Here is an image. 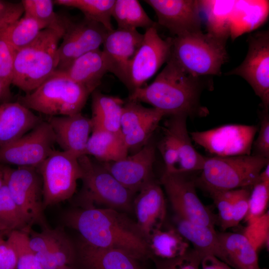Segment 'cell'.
Wrapping results in <instances>:
<instances>
[{
	"label": "cell",
	"instance_id": "obj_41",
	"mask_svg": "<svg viewBox=\"0 0 269 269\" xmlns=\"http://www.w3.org/2000/svg\"><path fill=\"white\" fill-rule=\"evenodd\" d=\"M243 234L258 252L263 246H269V212H267L254 222L248 224Z\"/></svg>",
	"mask_w": 269,
	"mask_h": 269
},
{
	"label": "cell",
	"instance_id": "obj_13",
	"mask_svg": "<svg viewBox=\"0 0 269 269\" xmlns=\"http://www.w3.org/2000/svg\"><path fill=\"white\" fill-rule=\"evenodd\" d=\"M171 45L172 38H161L156 26L145 30L142 42L130 64L124 84L130 93L143 87L167 62L170 56Z\"/></svg>",
	"mask_w": 269,
	"mask_h": 269
},
{
	"label": "cell",
	"instance_id": "obj_12",
	"mask_svg": "<svg viewBox=\"0 0 269 269\" xmlns=\"http://www.w3.org/2000/svg\"><path fill=\"white\" fill-rule=\"evenodd\" d=\"M161 183L176 215L191 222L215 228L218 217L198 198L193 181L184 174L164 172Z\"/></svg>",
	"mask_w": 269,
	"mask_h": 269
},
{
	"label": "cell",
	"instance_id": "obj_16",
	"mask_svg": "<svg viewBox=\"0 0 269 269\" xmlns=\"http://www.w3.org/2000/svg\"><path fill=\"white\" fill-rule=\"evenodd\" d=\"M108 32L101 24L85 17L78 21L71 20L58 46L59 63L56 70L87 52L99 49Z\"/></svg>",
	"mask_w": 269,
	"mask_h": 269
},
{
	"label": "cell",
	"instance_id": "obj_47",
	"mask_svg": "<svg viewBox=\"0 0 269 269\" xmlns=\"http://www.w3.org/2000/svg\"><path fill=\"white\" fill-rule=\"evenodd\" d=\"M0 269H17L16 252L8 238L0 244Z\"/></svg>",
	"mask_w": 269,
	"mask_h": 269
},
{
	"label": "cell",
	"instance_id": "obj_34",
	"mask_svg": "<svg viewBox=\"0 0 269 269\" xmlns=\"http://www.w3.org/2000/svg\"><path fill=\"white\" fill-rule=\"evenodd\" d=\"M58 5L80 10L84 17L98 22L108 31L114 29L112 23V12L116 0H55Z\"/></svg>",
	"mask_w": 269,
	"mask_h": 269
},
{
	"label": "cell",
	"instance_id": "obj_32",
	"mask_svg": "<svg viewBox=\"0 0 269 269\" xmlns=\"http://www.w3.org/2000/svg\"><path fill=\"white\" fill-rule=\"evenodd\" d=\"M24 15L34 19L44 29H51L64 35L71 20L55 12L51 0H22Z\"/></svg>",
	"mask_w": 269,
	"mask_h": 269
},
{
	"label": "cell",
	"instance_id": "obj_31",
	"mask_svg": "<svg viewBox=\"0 0 269 269\" xmlns=\"http://www.w3.org/2000/svg\"><path fill=\"white\" fill-rule=\"evenodd\" d=\"M112 17L119 29L135 30L142 28L146 30L156 26V23L148 16L136 0H116Z\"/></svg>",
	"mask_w": 269,
	"mask_h": 269
},
{
	"label": "cell",
	"instance_id": "obj_3",
	"mask_svg": "<svg viewBox=\"0 0 269 269\" xmlns=\"http://www.w3.org/2000/svg\"><path fill=\"white\" fill-rule=\"evenodd\" d=\"M63 34L44 29L37 38L15 53L12 84L26 94L52 75L59 63V42Z\"/></svg>",
	"mask_w": 269,
	"mask_h": 269
},
{
	"label": "cell",
	"instance_id": "obj_44",
	"mask_svg": "<svg viewBox=\"0 0 269 269\" xmlns=\"http://www.w3.org/2000/svg\"><path fill=\"white\" fill-rule=\"evenodd\" d=\"M248 188L230 190L232 204L233 227L244 219L249 207L250 191Z\"/></svg>",
	"mask_w": 269,
	"mask_h": 269
},
{
	"label": "cell",
	"instance_id": "obj_17",
	"mask_svg": "<svg viewBox=\"0 0 269 269\" xmlns=\"http://www.w3.org/2000/svg\"><path fill=\"white\" fill-rule=\"evenodd\" d=\"M155 11L158 23L178 36L202 31L199 0H145Z\"/></svg>",
	"mask_w": 269,
	"mask_h": 269
},
{
	"label": "cell",
	"instance_id": "obj_6",
	"mask_svg": "<svg viewBox=\"0 0 269 269\" xmlns=\"http://www.w3.org/2000/svg\"><path fill=\"white\" fill-rule=\"evenodd\" d=\"M90 94L83 86L55 71L33 91L20 96L17 102L49 117L70 116L81 113Z\"/></svg>",
	"mask_w": 269,
	"mask_h": 269
},
{
	"label": "cell",
	"instance_id": "obj_35",
	"mask_svg": "<svg viewBox=\"0 0 269 269\" xmlns=\"http://www.w3.org/2000/svg\"><path fill=\"white\" fill-rule=\"evenodd\" d=\"M163 113L154 108H146L139 102L128 100L125 102L121 117L123 136L146 127L156 117Z\"/></svg>",
	"mask_w": 269,
	"mask_h": 269
},
{
	"label": "cell",
	"instance_id": "obj_22",
	"mask_svg": "<svg viewBox=\"0 0 269 269\" xmlns=\"http://www.w3.org/2000/svg\"><path fill=\"white\" fill-rule=\"evenodd\" d=\"M55 72L83 86L92 94L109 69L104 52L97 49L84 54Z\"/></svg>",
	"mask_w": 269,
	"mask_h": 269
},
{
	"label": "cell",
	"instance_id": "obj_18",
	"mask_svg": "<svg viewBox=\"0 0 269 269\" xmlns=\"http://www.w3.org/2000/svg\"><path fill=\"white\" fill-rule=\"evenodd\" d=\"M155 147L149 140L132 155L115 161L100 162L122 185L135 193L153 179Z\"/></svg>",
	"mask_w": 269,
	"mask_h": 269
},
{
	"label": "cell",
	"instance_id": "obj_26",
	"mask_svg": "<svg viewBox=\"0 0 269 269\" xmlns=\"http://www.w3.org/2000/svg\"><path fill=\"white\" fill-rule=\"evenodd\" d=\"M224 251L225 263L235 269H263L259 263L258 252L241 233L217 232Z\"/></svg>",
	"mask_w": 269,
	"mask_h": 269
},
{
	"label": "cell",
	"instance_id": "obj_15",
	"mask_svg": "<svg viewBox=\"0 0 269 269\" xmlns=\"http://www.w3.org/2000/svg\"><path fill=\"white\" fill-rule=\"evenodd\" d=\"M52 129L42 121L17 140L0 147V163L38 167L55 149Z\"/></svg>",
	"mask_w": 269,
	"mask_h": 269
},
{
	"label": "cell",
	"instance_id": "obj_27",
	"mask_svg": "<svg viewBox=\"0 0 269 269\" xmlns=\"http://www.w3.org/2000/svg\"><path fill=\"white\" fill-rule=\"evenodd\" d=\"M92 94V130L121 133V117L125 102L97 90Z\"/></svg>",
	"mask_w": 269,
	"mask_h": 269
},
{
	"label": "cell",
	"instance_id": "obj_8",
	"mask_svg": "<svg viewBox=\"0 0 269 269\" xmlns=\"http://www.w3.org/2000/svg\"><path fill=\"white\" fill-rule=\"evenodd\" d=\"M188 116L183 114L169 116L162 128L158 149L165 165V171L185 174L201 171L206 157L199 153L192 143L187 128Z\"/></svg>",
	"mask_w": 269,
	"mask_h": 269
},
{
	"label": "cell",
	"instance_id": "obj_5",
	"mask_svg": "<svg viewBox=\"0 0 269 269\" xmlns=\"http://www.w3.org/2000/svg\"><path fill=\"white\" fill-rule=\"evenodd\" d=\"M82 171L83 186L76 197L81 208L102 206L120 212L133 209L135 193L118 181L102 164L87 155L78 158Z\"/></svg>",
	"mask_w": 269,
	"mask_h": 269
},
{
	"label": "cell",
	"instance_id": "obj_24",
	"mask_svg": "<svg viewBox=\"0 0 269 269\" xmlns=\"http://www.w3.org/2000/svg\"><path fill=\"white\" fill-rule=\"evenodd\" d=\"M43 120L18 102L0 105V147L17 140Z\"/></svg>",
	"mask_w": 269,
	"mask_h": 269
},
{
	"label": "cell",
	"instance_id": "obj_39",
	"mask_svg": "<svg viewBox=\"0 0 269 269\" xmlns=\"http://www.w3.org/2000/svg\"><path fill=\"white\" fill-rule=\"evenodd\" d=\"M269 200V182L259 181L252 186L249 207L244 218L247 224H251L267 212Z\"/></svg>",
	"mask_w": 269,
	"mask_h": 269
},
{
	"label": "cell",
	"instance_id": "obj_9",
	"mask_svg": "<svg viewBox=\"0 0 269 269\" xmlns=\"http://www.w3.org/2000/svg\"><path fill=\"white\" fill-rule=\"evenodd\" d=\"M42 182L44 209L71 198L82 171L76 156L54 150L37 167Z\"/></svg>",
	"mask_w": 269,
	"mask_h": 269
},
{
	"label": "cell",
	"instance_id": "obj_1",
	"mask_svg": "<svg viewBox=\"0 0 269 269\" xmlns=\"http://www.w3.org/2000/svg\"><path fill=\"white\" fill-rule=\"evenodd\" d=\"M64 220L91 246L119 250L139 261L151 257L146 238L136 223L122 212L104 208H80L68 212Z\"/></svg>",
	"mask_w": 269,
	"mask_h": 269
},
{
	"label": "cell",
	"instance_id": "obj_49",
	"mask_svg": "<svg viewBox=\"0 0 269 269\" xmlns=\"http://www.w3.org/2000/svg\"><path fill=\"white\" fill-rule=\"evenodd\" d=\"M4 183V172L3 166H0V188Z\"/></svg>",
	"mask_w": 269,
	"mask_h": 269
},
{
	"label": "cell",
	"instance_id": "obj_45",
	"mask_svg": "<svg viewBox=\"0 0 269 269\" xmlns=\"http://www.w3.org/2000/svg\"><path fill=\"white\" fill-rule=\"evenodd\" d=\"M258 130V135L253 142L252 154L269 159V112L263 111Z\"/></svg>",
	"mask_w": 269,
	"mask_h": 269
},
{
	"label": "cell",
	"instance_id": "obj_4",
	"mask_svg": "<svg viewBox=\"0 0 269 269\" xmlns=\"http://www.w3.org/2000/svg\"><path fill=\"white\" fill-rule=\"evenodd\" d=\"M227 38L202 31L172 38L170 57L185 71L196 77L221 75L227 61Z\"/></svg>",
	"mask_w": 269,
	"mask_h": 269
},
{
	"label": "cell",
	"instance_id": "obj_48",
	"mask_svg": "<svg viewBox=\"0 0 269 269\" xmlns=\"http://www.w3.org/2000/svg\"><path fill=\"white\" fill-rule=\"evenodd\" d=\"M200 266L201 269H232L227 264L212 255L203 257Z\"/></svg>",
	"mask_w": 269,
	"mask_h": 269
},
{
	"label": "cell",
	"instance_id": "obj_11",
	"mask_svg": "<svg viewBox=\"0 0 269 269\" xmlns=\"http://www.w3.org/2000/svg\"><path fill=\"white\" fill-rule=\"evenodd\" d=\"M258 129L253 125L229 124L189 134L193 141L214 156H236L251 154Z\"/></svg>",
	"mask_w": 269,
	"mask_h": 269
},
{
	"label": "cell",
	"instance_id": "obj_50",
	"mask_svg": "<svg viewBox=\"0 0 269 269\" xmlns=\"http://www.w3.org/2000/svg\"><path fill=\"white\" fill-rule=\"evenodd\" d=\"M5 95L2 84L0 80V99L2 97H5Z\"/></svg>",
	"mask_w": 269,
	"mask_h": 269
},
{
	"label": "cell",
	"instance_id": "obj_14",
	"mask_svg": "<svg viewBox=\"0 0 269 269\" xmlns=\"http://www.w3.org/2000/svg\"><path fill=\"white\" fill-rule=\"evenodd\" d=\"M247 54L243 62L227 75H238L251 86L261 99L264 111L269 110V31L249 35Z\"/></svg>",
	"mask_w": 269,
	"mask_h": 269
},
{
	"label": "cell",
	"instance_id": "obj_20",
	"mask_svg": "<svg viewBox=\"0 0 269 269\" xmlns=\"http://www.w3.org/2000/svg\"><path fill=\"white\" fill-rule=\"evenodd\" d=\"M138 192L133 207L136 224L147 240L153 231L163 226L166 214L165 200L162 188L153 179Z\"/></svg>",
	"mask_w": 269,
	"mask_h": 269
},
{
	"label": "cell",
	"instance_id": "obj_33",
	"mask_svg": "<svg viewBox=\"0 0 269 269\" xmlns=\"http://www.w3.org/2000/svg\"><path fill=\"white\" fill-rule=\"evenodd\" d=\"M237 0H199L208 15V32L228 38Z\"/></svg>",
	"mask_w": 269,
	"mask_h": 269
},
{
	"label": "cell",
	"instance_id": "obj_7",
	"mask_svg": "<svg viewBox=\"0 0 269 269\" xmlns=\"http://www.w3.org/2000/svg\"><path fill=\"white\" fill-rule=\"evenodd\" d=\"M269 159L253 154L206 157L199 182L208 192L252 187Z\"/></svg>",
	"mask_w": 269,
	"mask_h": 269
},
{
	"label": "cell",
	"instance_id": "obj_37",
	"mask_svg": "<svg viewBox=\"0 0 269 269\" xmlns=\"http://www.w3.org/2000/svg\"><path fill=\"white\" fill-rule=\"evenodd\" d=\"M43 29L34 19L24 15L8 26L0 36L17 51L32 42Z\"/></svg>",
	"mask_w": 269,
	"mask_h": 269
},
{
	"label": "cell",
	"instance_id": "obj_36",
	"mask_svg": "<svg viewBox=\"0 0 269 269\" xmlns=\"http://www.w3.org/2000/svg\"><path fill=\"white\" fill-rule=\"evenodd\" d=\"M30 226L11 197L4 181L0 188V232L7 235L13 231L28 233Z\"/></svg>",
	"mask_w": 269,
	"mask_h": 269
},
{
	"label": "cell",
	"instance_id": "obj_51",
	"mask_svg": "<svg viewBox=\"0 0 269 269\" xmlns=\"http://www.w3.org/2000/svg\"><path fill=\"white\" fill-rule=\"evenodd\" d=\"M5 234H5L4 232H0V244L4 240L3 236H4V235H5Z\"/></svg>",
	"mask_w": 269,
	"mask_h": 269
},
{
	"label": "cell",
	"instance_id": "obj_28",
	"mask_svg": "<svg viewBox=\"0 0 269 269\" xmlns=\"http://www.w3.org/2000/svg\"><path fill=\"white\" fill-rule=\"evenodd\" d=\"M128 149L121 133L93 130L86 147V154L100 162L115 161L125 158Z\"/></svg>",
	"mask_w": 269,
	"mask_h": 269
},
{
	"label": "cell",
	"instance_id": "obj_30",
	"mask_svg": "<svg viewBox=\"0 0 269 269\" xmlns=\"http://www.w3.org/2000/svg\"><path fill=\"white\" fill-rule=\"evenodd\" d=\"M35 255L44 269H59L71 266L77 259L76 247L60 229L46 250Z\"/></svg>",
	"mask_w": 269,
	"mask_h": 269
},
{
	"label": "cell",
	"instance_id": "obj_2",
	"mask_svg": "<svg viewBox=\"0 0 269 269\" xmlns=\"http://www.w3.org/2000/svg\"><path fill=\"white\" fill-rule=\"evenodd\" d=\"M208 77L189 74L169 57L154 81L130 93L128 99L151 105L165 116L204 117L209 111L200 98L203 90L211 86Z\"/></svg>",
	"mask_w": 269,
	"mask_h": 269
},
{
	"label": "cell",
	"instance_id": "obj_42",
	"mask_svg": "<svg viewBox=\"0 0 269 269\" xmlns=\"http://www.w3.org/2000/svg\"><path fill=\"white\" fill-rule=\"evenodd\" d=\"M218 210V224L223 231L233 227L232 204L230 191L209 192Z\"/></svg>",
	"mask_w": 269,
	"mask_h": 269
},
{
	"label": "cell",
	"instance_id": "obj_10",
	"mask_svg": "<svg viewBox=\"0 0 269 269\" xmlns=\"http://www.w3.org/2000/svg\"><path fill=\"white\" fill-rule=\"evenodd\" d=\"M3 169L9 194L29 225L49 228L43 214L42 182L37 168L3 166Z\"/></svg>",
	"mask_w": 269,
	"mask_h": 269
},
{
	"label": "cell",
	"instance_id": "obj_38",
	"mask_svg": "<svg viewBox=\"0 0 269 269\" xmlns=\"http://www.w3.org/2000/svg\"><path fill=\"white\" fill-rule=\"evenodd\" d=\"M7 235L16 252L17 269H44L29 247L28 233L13 231Z\"/></svg>",
	"mask_w": 269,
	"mask_h": 269
},
{
	"label": "cell",
	"instance_id": "obj_43",
	"mask_svg": "<svg viewBox=\"0 0 269 269\" xmlns=\"http://www.w3.org/2000/svg\"><path fill=\"white\" fill-rule=\"evenodd\" d=\"M203 256L194 249L172 259L156 260V269H199Z\"/></svg>",
	"mask_w": 269,
	"mask_h": 269
},
{
	"label": "cell",
	"instance_id": "obj_23",
	"mask_svg": "<svg viewBox=\"0 0 269 269\" xmlns=\"http://www.w3.org/2000/svg\"><path fill=\"white\" fill-rule=\"evenodd\" d=\"M76 249L83 269H141L139 260L119 250L93 246L83 240Z\"/></svg>",
	"mask_w": 269,
	"mask_h": 269
},
{
	"label": "cell",
	"instance_id": "obj_46",
	"mask_svg": "<svg viewBox=\"0 0 269 269\" xmlns=\"http://www.w3.org/2000/svg\"><path fill=\"white\" fill-rule=\"evenodd\" d=\"M24 9L21 2L0 0V35L11 24L21 17Z\"/></svg>",
	"mask_w": 269,
	"mask_h": 269
},
{
	"label": "cell",
	"instance_id": "obj_19",
	"mask_svg": "<svg viewBox=\"0 0 269 269\" xmlns=\"http://www.w3.org/2000/svg\"><path fill=\"white\" fill-rule=\"evenodd\" d=\"M143 34L137 30L117 28L108 31L102 50L107 60L109 72L125 84L130 64L139 48Z\"/></svg>",
	"mask_w": 269,
	"mask_h": 269
},
{
	"label": "cell",
	"instance_id": "obj_40",
	"mask_svg": "<svg viewBox=\"0 0 269 269\" xmlns=\"http://www.w3.org/2000/svg\"><path fill=\"white\" fill-rule=\"evenodd\" d=\"M16 52L7 41L0 36V80L6 97L10 94V86L12 83Z\"/></svg>",
	"mask_w": 269,
	"mask_h": 269
},
{
	"label": "cell",
	"instance_id": "obj_25",
	"mask_svg": "<svg viewBox=\"0 0 269 269\" xmlns=\"http://www.w3.org/2000/svg\"><path fill=\"white\" fill-rule=\"evenodd\" d=\"M175 228L203 257L215 256L224 262L225 256L215 228L195 224L176 215Z\"/></svg>",
	"mask_w": 269,
	"mask_h": 269
},
{
	"label": "cell",
	"instance_id": "obj_29",
	"mask_svg": "<svg viewBox=\"0 0 269 269\" xmlns=\"http://www.w3.org/2000/svg\"><path fill=\"white\" fill-rule=\"evenodd\" d=\"M151 257L155 260H166L180 257L189 249V242L175 228L153 231L147 240Z\"/></svg>",
	"mask_w": 269,
	"mask_h": 269
},
{
	"label": "cell",
	"instance_id": "obj_52",
	"mask_svg": "<svg viewBox=\"0 0 269 269\" xmlns=\"http://www.w3.org/2000/svg\"><path fill=\"white\" fill-rule=\"evenodd\" d=\"M59 269H74L72 266H67Z\"/></svg>",
	"mask_w": 269,
	"mask_h": 269
},
{
	"label": "cell",
	"instance_id": "obj_21",
	"mask_svg": "<svg viewBox=\"0 0 269 269\" xmlns=\"http://www.w3.org/2000/svg\"><path fill=\"white\" fill-rule=\"evenodd\" d=\"M54 133L56 143L62 151L78 158L86 154L92 131L91 119L81 113L73 115L49 117L47 120Z\"/></svg>",
	"mask_w": 269,
	"mask_h": 269
}]
</instances>
